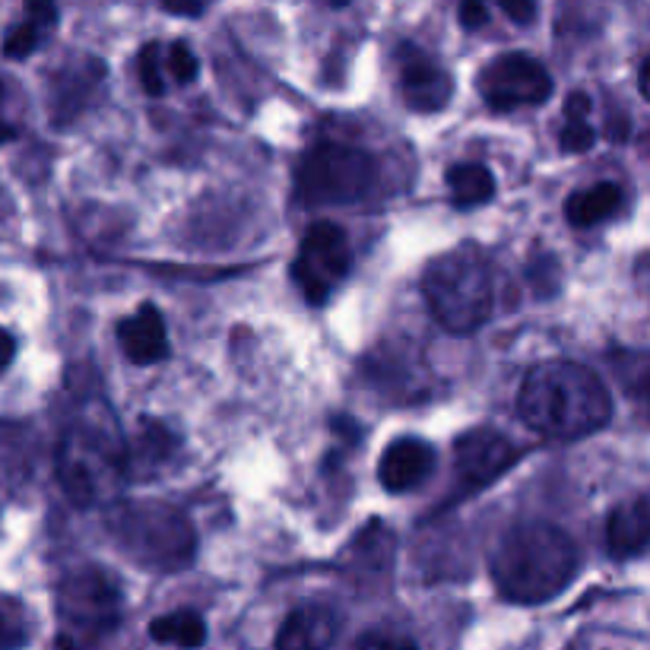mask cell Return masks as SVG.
<instances>
[{
    "instance_id": "23",
    "label": "cell",
    "mask_w": 650,
    "mask_h": 650,
    "mask_svg": "<svg viewBox=\"0 0 650 650\" xmlns=\"http://www.w3.org/2000/svg\"><path fill=\"white\" fill-rule=\"evenodd\" d=\"M562 150L565 153H587L596 143V131L591 121H565V131H562Z\"/></svg>"
},
{
    "instance_id": "26",
    "label": "cell",
    "mask_w": 650,
    "mask_h": 650,
    "mask_svg": "<svg viewBox=\"0 0 650 650\" xmlns=\"http://www.w3.org/2000/svg\"><path fill=\"white\" fill-rule=\"evenodd\" d=\"M488 20V7H483V3H476V0H466L461 7V23L466 29H480L486 26Z\"/></svg>"
},
{
    "instance_id": "7",
    "label": "cell",
    "mask_w": 650,
    "mask_h": 650,
    "mask_svg": "<svg viewBox=\"0 0 650 650\" xmlns=\"http://www.w3.org/2000/svg\"><path fill=\"white\" fill-rule=\"evenodd\" d=\"M57 616L80 638H106L124 616L121 581L99 565L70 571L57 587Z\"/></svg>"
},
{
    "instance_id": "27",
    "label": "cell",
    "mask_w": 650,
    "mask_h": 650,
    "mask_svg": "<svg viewBox=\"0 0 650 650\" xmlns=\"http://www.w3.org/2000/svg\"><path fill=\"white\" fill-rule=\"evenodd\" d=\"M502 13L511 16L515 23L524 26V23H530V20L537 16V7H533V3H511V0H502Z\"/></svg>"
},
{
    "instance_id": "22",
    "label": "cell",
    "mask_w": 650,
    "mask_h": 650,
    "mask_svg": "<svg viewBox=\"0 0 650 650\" xmlns=\"http://www.w3.org/2000/svg\"><path fill=\"white\" fill-rule=\"evenodd\" d=\"M159 57H163V52H159L156 42H150V45L140 48V82H143V89H146L150 96H163L165 92V77Z\"/></svg>"
},
{
    "instance_id": "14",
    "label": "cell",
    "mask_w": 650,
    "mask_h": 650,
    "mask_svg": "<svg viewBox=\"0 0 650 650\" xmlns=\"http://www.w3.org/2000/svg\"><path fill=\"white\" fill-rule=\"evenodd\" d=\"M340 631V616L324 603H301L276 631L273 650H330Z\"/></svg>"
},
{
    "instance_id": "4",
    "label": "cell",
    "mask_w": 650,
    "mask_h": 650,
    "mask_svg": "<svg viewBox=\"0 0 650 650\" xmlns=\"http://www.w3.org/2000/svg\"><path fill=\"white\" fill-rule=\"evenodd\" d=\"M57 483L77 508L114 505L128 480V451L121 438L96 422H77L57 444Z\"/></svg>"
},
{
    "instance_id": "9",
    "label": "cell",
    "mask_w": 650,
    "mask_h": 650,
    "mask_svg": "<svg viewBox=\"0 0 650 650\" xmlns=\"http://www.w3.org/2000/svg\"><path fill=\"white\" fill-rule=\"evenodd\" d=\"M480 92L492 111L533 109L552 96V77L537 57L508 52L483 67Z\"/></svg>"
},
{
    "instance_id": "28",
    "label": "cell",
    "mask_w": 650,
    "mask_h": 650,
    "mask_svg": "<svg viewBox=\"0 0 650 650\" xmlns=\"http://www.w3.org/2000/svg\"><path fill=\"white\" fill-rule=\"evenodd\" d=\"M13 359H16V340H13L10 330L0 327V375L13 365Z\"/></svg>"
},
{
    "instance_id": "16",
    "label": "cell",
    "mask_w": 650,
    "mask_h": 650,
    "mask_svg": "<svg viewBox=\"0 0 650 650\" xmlns=\"http://www.w3.org/2000/svg\"><path fill=\"white\" fill-rule=\"evenodd\" d=\"M623 210V188L616 181H596L591 188L574 190L565 200V219L574 229H591Z\"/></svg>"
},
{
    "instance_id": "10",
    "label": "cell",
    "mask_w": 650,
    "mask_h": 650,
    "mask_svg": "<svg viewBox=\"0 0 650 650\" xmlns=\"http://www.w3.org/2000/svg\"><path fill=\"white\" fill-rule=\"evenodd\" d=\"M517 463V448L492 429H470L454 441V483L458 495L492 486Z\"/></svg>"
},
{
    "instance_id": "31",
    "label": "cell",
    "mask_w": 650,
    "mask_h": 650,
    "mask_svg": "<svg viewBox=\"0 0 650 650\" xmlns=\"http://www.w3.org/2000/svg\"><path fill=\"white\" fill-rule=\"evenodd\" d=\"M638 89H641V96L648 99V57L641 60V70H638Z\"/></svg>"
},
{
    "instance_id": "15",
    "label": "cell",
    "mask_w": 650,
    "mask_h": 650,
    "mask_svg": "<svg viewBox=\"0 0 650 650\" xmlns=\"http://www.w3.org/2000/svg\"><path fill=\"white\" fill-rule=\"evenodd\" d=\"M650 540V508L645 495L619 505L606 520V549L613 559H631L648 549Z\"/></svg>"
},
{
    "instance_id": "20",
    "label": "cell",
    "mask_w": 650,
    "mask_h": 650,
    "mask_svg": "<svg viewBox=\"0 0 650 650\" xmlns=\"http://www.w3.org/2000/svg\"><path fill=\"white\" fill-rule=\"evenodd\" d=\"M29 641L26 609L16 599L0 596V650H20Z\"/></svg>"
},
{
    "instance_id": "13",
    "label": "cell",
    "mask_w": 650,
    "mask_h": 650,
    "mask_svg": "<svg viewBox=\"0 0 650 650\" xmlns=\"http://www.w3.org/2000/svg\"><path fill=\"white\" fill-rule=\"evenodd\" d=\"M118 346L131 365H156L168 355V330L163 311L143 301L134 315L118 321Z\"/></svg>"
},
{
    "instance_id": "12",
    "label": "cell",
    "mask_w": 650,
    "mask_h": 650,
    "mask_svg": "<svg viewBox=\"0 0 650 650\" xmlns=\"http://www.w3.org/2000/svg\"><path fill=\"white\" fill-rule=\"evenodd\" d=\"M434 466H438V454L432 444L416 434H407L384 448L378 463V483L390 495H404V492L426 486L432 480Z\"/></svg>"
},
{
    "instance_id": "5",
    "label": "cell",
    "mask_w": 650,
    "mask_h": 650,
    "mask_svg": "<svg viewBox=\"0 0 650 650\" xmlns=\"http://www.w3.org/2000/svg\"><path fill=\"white\" fill-rule=\"evenodd\" d=\"M106 524L121 552L131 555V562L143 569L181 571L197 555L194 527L172 505H153V502L114 505Z\"/></svg>"
},
{
    "instance_id": "18",
    "label": "cell",
    "mask_w": 650,
    "mask_h": 650,
    "mask_svg": "<svg viewBox=\"0 0 650 650\" xmlns=\"http://www.w3.org/2000/svg\"><path fill=\"white\" fill-rule=\"evenodd\" d=\"M448 188L458 210H473L495 197V178L483 163H461L448 168Z\"/></svg>"
},
{
    "instance_id": "25",
    "label": "cell",
    "mask_w": 650,
    "mask_h": 650,
    "mask_svg": "<svg viewBox=\"0 0 650 650\" xmlns=\"http://www.w3.org/2000/svg\"><path fill=\"white\" fill-rule=\"evenodd\" d=\"M591 109L594 102L587 92H571L565 99V121H591Z\"/></svg>"
},
{
    "instance_id": "8",
    "label": "cell",
    "mask_w": 650,
    "mask_h": 650,
    "mask_svg": "<svg viewBox=\"0 0 650 650\" xmlns=\"http://www.w3.org/2000/svg\"><path fill=\"white\" fill-rule=\"evenodd\" d=\"M353 273V247L343 225L321 219L315 222L298 244L293 276L308 305H327L343 279Z\"/></svg>"
},
{
    "instance_id": "1",
    "label": "cell",
    "mask_w": 650,
    "mask_h": 650,
    "mask_svg": "<svg viewBox=\"0 0 650 650\" xmlns=\"http://www.w3.org/2000/svg\"><path fill=\"white\" fill-rule=\"evenodd\" d=\"M517 412L533 432L574 441L609 426L613 400L606 384L577 362H542L517 390Z\"/></svg>"
},
{
    "instance_id": "3",
    "label": "cell",
    "mask_w": 650,
    "mask_h": 650,
    "mask_svg": "<svg viewBox=\"0 0 650 650\" xmlns=\"http://www.w3.org/2000/svg\"><path fill=\"white\" fill-rule=\"evenodd\" d=\"M422 296L448 333H476L495 311V276L483 251L463 244L429 261L422 271Z\"/></svg>"
},
{
    "instance_id": "11",
    "label": "cell",
    "mask_w": 650,
    "mask_h": 650,
    "mask_svg": "<svg viewBox=\"0 0 650 650\" xmlns=\"http://www.w3.org/2000/svg\"><path fill=\"white\" fill-rule=\"evenodd\" d=\"M397 67H400V96L409 111L434 114L451 106L454 77L426 48L404 45L397 52Z\"/></svg>"
},
{
    "instance_id": "29",
    "label": "cell",
    "mask_w": 650,
    "mask_h": 650,
    "mask_svg": "<svg viewBox=\"0 0 650 650\" xmlns=\"http://www.w3.org/2000/svg\"><path fill=\"white\" fill-rule=\"evenodd\" d=\"M3 99H7V89H3V82H0V143H10L13 136L20 134V128H16L13 121H7V114H3Z\"/></svg>"
},
{
    "instance_id": "19",
    "label": "cell",
    "mask_w": 650,
    "mask_h": 650,
    "mask_svg": "<svg viewBox=\"0 0 650 650\" xmlns=\"http://www.w3.org/2000/svg\"><path fill=\"white\" fill-rule=\"evenodd\" d=\"M55 16L57 10L55 7H48V3H32V7H26V20L7 35L3 55L10 57V60H23V57L32 55V52L38 48L42 35H45V26H52Z\"/></svg>"
},
{
    "instance_id": "30",
    "label": "cell",
    "mask_w": 650,
    "mask_h": 650,
    "mask_svg": "<svg viewBox=\"0 0 650 650\" xmlns=\"http://www.w3.org/2000/svg\"><path fill=\"white\" fill-rule=\"evenodd\" d=\"M207 7H200V3H190V7H175V3H165L163 13H168V16H200Z\"/></svg>"
},
{
    "instance_id": "6",
    "label": "cell",
    "mask_w": 650,
    "mask_h": 650,
    "mask_svg": "<svg viewBox=\"0 0 650 650\" xmlns=\"http://www.w3.org/2000/svg\"><path fill=\"white\" fill-rule=\"evenodd\" d=\"M375 159L343 140H318L296 168V194L305 207H340L368 197Z\"/></svg>"
},
{
    "instance_id": "21",
    "label": "cell",
    "mask_w": 650,
    "mask_h": 650,
    "mask_svg": "<svg viewBox=\"0 0 650 650\" xmlns=\"http://www.w3.org/2000/svg\"><path fill=\"white\" fill-rule=\"evenodd\" d=\"M197 70H200V64H197V55L188 48V42H172L168 55H165V74L178 86H190L197 80Z\"/></svg>"
},
{
    "instance_id": "24",
    "label": "cell",
    "mask_w": 650,
    "mask_h": 650,
    "mask_svg": "<svg viewBox=\"0 0 650 650\" xmlns=\"http://www.w3.org/2000/svg\"><path fill=\"white\" fill-rule=\"evenodd\" d=\"M355 650H419L404 635H387V631H368Z\"/></svg>"
},
{
    "instance_id": "17",
    "label": "cell",
    "mask_w": 650,
    "mask_h": 650,
    "mask_svg": "<svg viewBox=\"0 0 650 650\" xmlns=\"http://www.w3.org/2000/svg\"><path fill=\"white\" fill-rule=\"evenodd\" d=\"M150 638H153L156 645L197 650L203 648V641H207V623H203V616L194 613V609H178V613H168V616L153 619V623H150Z\"/></svg>"
},
{
    "instance_id": "2",
    "label": "cell",
    "mask_w": 650,
    "mask_h": 650,
    "mask_svg": "<svg viewBox=\"0 0 650 650\" xmlns=\"http://www.w3.org/2000/svg\"><path fill=\"white\" fill-rule=\"evenodd\" d=\"M488 571L505 599L524 606L549 603L577 574V546L549 520H524L495 542Z\"/></svg>"
}]
</instances>
